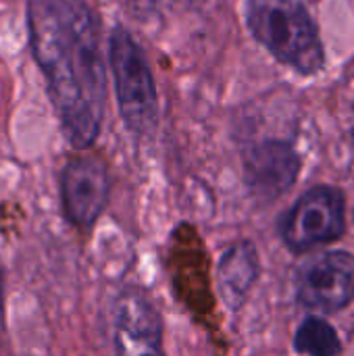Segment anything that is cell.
<instances>
[{"label": "cell", "instance_id": "obj_1", "mask_svg": "<svg viewBox=\"0 0 354 356\" xmlns=\"http://www.w3.org/2000/svg\"><path fill=\"white\" fill-rule=\"evenodd\" d=\"M27 29L67 142L77 150L90 148L106 102L96 15L86 0H27Z\"/></svg>", "mask_w": 354, "mask_h": 356}, {"label": "cell", "instance_id": "obj_2", "mask_svg": "<svg viewBox=\"0 0 354 356\" xmlns=\"http://www.w3.org/2000/svg\"><path fill=\"white\" fill-rule=\"evenodd\" d=\"M252 35L284 65L311 75L323 67L319 31L303 0H246Z\"/></svg>", "mask_w": 354, "mask_h": 356}, {"label": "cell", "instance_id": "obj_3", "mask_svg": "<svg viewBox=\"0 0 354 356\" xmlns=\"http://www.w3.org/2000/svg\"><path fill=\"white\" fill-rule=\"evenodd\" d=\"M108 56L123 123L138 136L150 134L156 127V90L148 63L127 29L113 31Z\"/></svg>", "mask_w": 354, "mask_h": 356}, {"label": "cell", "instance_id": "obj_4", "mask_svg": "<svg viewBox=\"0 0 354 356\" xmlns=\"http://www.w3.org/2000/svg\"><path fill=\"white\" fill-rule=\"evenodd\" d=\"M346 232V198L340 188L313 186L280 219L284 244L296 252L340 240Z\"/></svg>", "mask_w": 354, "mask_h": 356}, {"label": "cell", "instance_id": "obj_5", "mask_svg": "<svg viewBox=\"0 0 354 356\" xmlns=\"http://www.w3.org/2000/svg\"><path fill=\"white\" fill-rule=\"evenodd\" d=\"M296 300L325 315L344 311L354 300V254L330 250L309 259L296 273Z\"/></svg>", "mask_w": 354, "mask_h": 356}, {"label": "cell", "instance_id": "obj_6", "mask_svg": "<svg viewBox=\"0 0 354 356\" xmlns=\"http://www.w3.org/2000/svg\"><path fill=\"white\" fill-rule=\"evenodd\" d=\"M63 217L73 227L88 232L96 225L108 202V171L102 159L81 154L67 161L61 171Z\"/></svg>", "mask_w": 354, "mask_h": 356}, {"label": "cell", "instance_id": "obj_7", "mask_svg": "<svg viewBox=\"0 0 354 356\" xmlns=\"http://www.w3.org/2000/svg\"><path fill=\"white\" fill-rule=\"evenodd\" d=\"M111 332L115 356H165L161 315L142 290L131 288L117 296Z\"/></svg>", "mask_w": 354, "mask_h": 356}, {"label": "cell", "instance_id": "obj_8", "mask_svg": "<svg viewBox=\"0 0 354 356\" xmlns=\"http://www.w3.org/2000/svg\"><path fill=\"white\" fill-rule=\"evenodd\" d=\"M300 167V154L282 140H267L244 152V179L259 202H273L286 194L296 184Z\"/></svg>", "mask_w": 354, "mask_h": 356}, {"label": "cell", "instance_id": "obj_9", "mask_svg": "<svg viewBox=\"0 0 354 356\" xmlns=\"http://www.w3.org/2000/svg\"><path fill=\"white\" fill-rule=\"evenodd\" d=\"M261 263L250 240L232 244L219 261V288L230 309H240L259 280Z\"/></svg>", "mask_w": 354, "mask_h": 356}, {"label": "cell", "instance_id": "obj_10", "mask_svg": "<svg viewBox=\"0 0 354 356\" xmlns=\"http://www.w3.org/2000/svg\"><path fill=\"white\" fill-rule=\"evenodd\" d=\"M294 350L303 356H340L342 340L332 323L309 315L294 334Z\"/></svg>", "mask_w": 354, "mask_h": 356}, {"label": "cell", "instance_id": "obj_11", "mask_svg": "<svg viewBox=\"0 0 354 356\" xmlns=\"http://www.w3.org/2000/svg\"><path fill=\"white\" fill-rule=\"evenodd\" d=\"M2 300H4V275L0 269V309H2Z\"/></svg>", "mask_w": 354, "mask_h": 356}, {"label": "cell", "instance_id": "obj_12", "mask_svg": "<svg viewBox=\"0 0 354 356\" xmlns=\"http://www.w3.org/2000/svg\"><path fill=\"white\" fill-rule=\"evenodd\" d=\"M351 140H353V146H354V125H353V131H351Z\"/></svg>", "mask_w": 354, "mask_h": 356}, {"label": "cell", "instance_id": "obj_13", "mask_svg": "<svg viewBox=\"0 0 354 356\" xmlns=\"http://www.w3.org/2000/svg\"><path fill=\"white\" fill-rule=\"evenodd\" d=\"M177 2H188V0H177Z\"/></svg>", "mask_w": 354, "mask_h": 356}]
</instances>
